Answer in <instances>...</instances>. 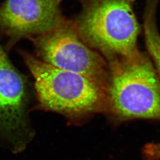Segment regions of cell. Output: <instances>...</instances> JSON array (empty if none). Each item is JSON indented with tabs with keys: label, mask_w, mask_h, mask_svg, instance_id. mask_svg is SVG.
I'll return each mask as SVG.
<instances>
[{
	"label": "cell",
	"mask_w": 160,
	"mask_h": 160,
	"mask_svg": "<svg viewBox=\"0 0 160 160\" xmlns=\"http://www.w3.org/2000/svg\"><path fill=\"white\" fill-rule=\"evenodd\" d=\"M33 75L40 106L73 121L108 113V92L81 75L58 68L27 52L20 51Z\"/></svg>",
	"instance_id": "obj_1"
},
{
	"label": "cell",
	"mask_w": 160,
	"mask_h": 160,
	"mask_svg": "<svg viewBox=\"0 0 160 160\" xmlns=\"http://www.w3.org/2000/svg\"><path fill=\"white\" fill-rule=\"evenodd\" d=\"M108 113L118 121L160 119V78L149 58L139 52L131 58L108 60Z\"/></svg>",
	"instance_id": "obj_2"
},
{
	"label": "cell",
	"mask_w": 160,
	"mask_h": 160,
	"mask_svg": "<svg viewBox=\"0 0 160 160\" xmlns=\"http://www.w3.org/2000/svg\"><path fill=\"white\" fill-rule=\"evenodd\" d=\"M74 23L82 40L108 60L133 57L140 52L139 25L126 0H85Z\"/></svg>",
	"instance_id": "obj_3"
},
{
	"label": "cell",
	"mask_w": 160,
	"mask_h": 160,
	"mask_svg": "<svg viewBox=\"0 0 160 160\" xmlns=\"http://www.w3.org/2000/svg\"><path fill=\"white\" fill-rule=\"evenodd\" d=\"M40 60L83 75L108 92V62L80 37L74 22L64 20L57 28L30 39Z\"/></svg>",
	"instance_id": "obj_4"
},
{
	"label": "cell",
	"mask_w": 160,
	"mask_h": 160,
	"mask_svg": "<svg viewBox=\"0 0 160 160\" xmlns=\"http://www.w3.org/2000/svg\"><path fill=\"white\" fill-rule=\"evenodd\" d=\"M28 90L24 77L0 45V133L16 152L24 148L33 135L26 114Z\"/></svg>",
	"instance_id": "obj_5"
},
{
	"label": "cell",
	"mask_w": 160,
	"mask_h": 160,
	"mask_svg": "<svg viewBox=\"0 0 160 160\" xmlns=\"http://www.w3.org/2000/svg\"><path fill=\"white\" fill-rule=\"evenodd\" d=\"M61 0H6L0 5V31L9 38L8 48L57 28L64 20Z\"/></svg>",
	"instance_id": "obj_6"
},
{
	"label": "cell",
	"mask_w": 160,
	"mask_h": 160,
	"mask_svg": "<svg viewBox=\"0 0 160 160\" xmlns=\"http://www.w3.org/2000/svg\"><path fill=\"white\" fill-rule=\"evenodd\" d=\"M158 2V0H147L143 16V32L147 49L154 61L160 78V34L156 21Z\"/></svg>",
	"instance_id": "obj_7"
},
{
	"label": "cell",
	"mask_w": 160,
	"mask_h": 160,
	"mask_svg": "<svg viewBox=\"0 0 160 160\" xmlns=\"http://www.w3.org/2000/svg\"><path fill=\"white\" fill-rule=\"evenodd\" d=\"M143 153L147 160H160V143H148L143 148Z\"/></svg>",
	"instance_id": "obj_8"
},
{
	"label": "cell",
	"mask_w": 160,
	"mask_h": 160,
	"mask_svg": "<svg viewBox=\"0 0 160 160\" xmlns=\"http://www.w3.org/2000/svg\"><path fill=\"white\" fill-rule=\"evenodd\" d=\"M127 1H128V2H133V1H135V0H126Z\"/></svg>",
	"instance_id": "obj_9"
}]
</instances>
